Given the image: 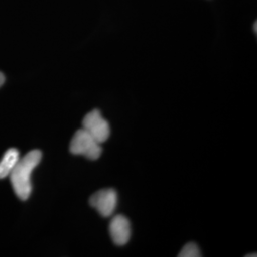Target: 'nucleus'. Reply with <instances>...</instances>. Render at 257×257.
I'll return each instance as SVG.
<instances>
[{"label": "nucleus", "mask_w": 257, "mask_h": 257, "mask_svg": "<svg viewBox=\"0 0 257 257\" xmlns=\"http://www.w3.org/2000/svg\"><path fill=\"white\" fill-rule=\"evenodd\" d=\"M41 157L42 154L38 150L29 152L22 158H19L17 165L10 174L13 189L21 200L28 199L32 193L31 175L35 168L40 163Z\"/></svg>", "instance_id": "nucleus-1"}, {"label": "nucleus", "mask_w": 257, "mask_h": 257, "mask_svg": "<svg viewBox=\"0 0 257 257\" xmlns=\"http://www.w3.org/2000/svg\"><path fill=\"white\" fill-rule=\"evenodd\" d=\"M70 151L75 156H83L88 159L96 160L101 156V144L82 128L75 132L70 144Z\"/></svg>", "instance_id": "nucleus-2"}, {"label": "nucleus", "mask_w": 257, "mask_h": 257, "mask_svg": "<svg viewBox=\"0 0 257 257\" xmlns=\"http://www.w3.org/2000/svg\"><path fill=\"white\" fill-rule=\"evenodd\" d=\"M83 128L100 144L110 137V128L108 121L103 118L101 112L93 110L85 115L82 121Z\"/></svg>", "instance_id": "nucleus-3"}, {"label": "nucleus", "mask_w": 257, "mask_h": 257, "mask_svg": "<svg viewBox=\"0 0 257 257\" xmlns=\"http://www.w3.org/2000/svg\"><path fill=\"white\" fill-rule=\"evenodd\" d=\"M90 205L104 217H110L117 206V193L113 189H104L92 194Z\"/></svg>", "instance_id": "nucleus-4"}, {"label": "nucleus", "mask_w": 257, "mask_h": 257, "mask_svg": "<svg viewBox=\"0 0 257 257\" xmlns=\"http://www.w3.org/2000/svg\"><path fill=\"white\" fill-rule=\"evenodd\" d=\"M109 231L110 237L115 245L124 246L131 238V223L126 216L117 214L110 220Z\"/></svg>", "instance_id": "nucleus-5"}, {"label": "nucleus", "mask_w": 257, "mask_h": 257, "mask_svg": "<svg viewBox=\"0 0 257 257\" xmlns=\"http://www.w3.org/2000/svg\"><path fill=\"white\" fill-rule=\"evenodd\" d=\"M19 153L17 149H9L0 160V179L8 177L19 160Z\"/></svg>", "instance_id": "nucleus-6"}, {"label": "nucleus", "mask_w": 257, "mask_h": 257, "mask_svg": "<svg viewBox=\"0 0 257 257\" xmlns=\"http://www.w3.org/2000/svg\"><path fill=\"white\" fill-rule=\"evenodd\" d=\"M201 251L198 248V246L195 243H188L184 246L181 249L180 253L178 254L179 257H199L201 256Z\"/></svg>", "instance_id": "nucleus-7"}, {"label": "nucleus", "mask_w": 257, "mask_h": 257, "mask_svg": "<svg viewBox=\"0 0 257 257\" xmlns=\"http://www.w3.org/2000/svg\"><path fill=\"white\" fill-rule=\"evenodd\" d=\"M4 81H5V76L2 73H0V87L3 85Z\"/></svg>", "instance_id": "nucleus-8"}, {"label": "nucleus", "mask_w": 257, "mask_h": 257, "mask_svg": "<svg viewBox=\"0 0 257 257\" xmlns=\"http://www.w3.org/2000/svg\"><path fill=\"white\" fill-rule=\"evenodd\" d=\"M247 256H256V254H250V255H247Z\"/></svg>", "instance_id": "nucleus-9"}]
</instances>
